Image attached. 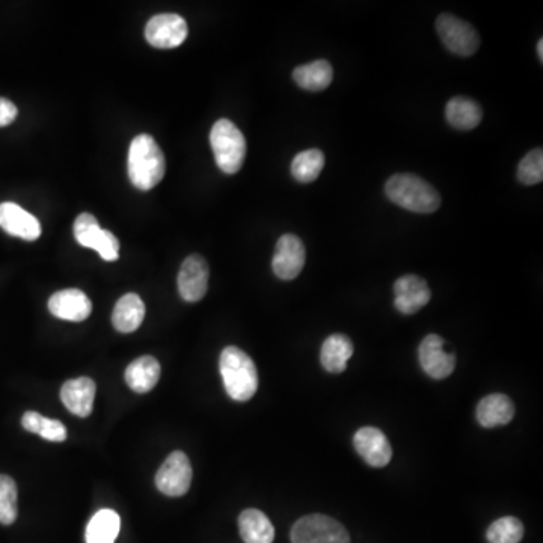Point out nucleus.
<instances>
[{
    "instance_id": "26",
    "label": "nucleus",
    "mask_w": 543,
    "mask_h": 543,
    "mask_svg": "<svg viewBox=\"0 0 543 543\" xmlns=\"http://www.w3.org/2000/svg\"><path fill=\"white\" fill-rule=\"evenodd\" d=\"M23 429L37 433L41 438L52 442H64L67 439V429L58 420H50L38 412L29 411L22 418Z\"/></svg>"
},
{
    "instance_id": "22",
    "label": "nucleus",
    "mask_w": 543,
    "mask_h": 543,
    "mask_svg": "<svg viewBox=\"0 0 543 543\" xmlns=\"http://www.w3.org/2000/svg\"><path fill=\"white\" fill-rule=\"evenodd\" d=\"M239 530L245 543H272L275 528L266 515L257 509H248L239 516Z\"/></svg>"
},
{
    "instance_id": "13",
    "label": "nucleus",
    "mask_w": 543,
    "mask_h": 543,
    "mask_svg": "<svg viewBox=\"0 0 543 543\" xmlns=\"http://www.w3.org/2000/svg\"><path fill=\"white\" fill-rule=\"evenodd\" d=\"M358 455L373 468H384L393 458V448L384 432L376 427H362L353 436Z\"/></svg>"
},
{
    "instance_id": "4",
    "label": "nucleus",
    "mask_w": 543,
    "mask_h": 543,
    "mask_svg": "<svg viewBox=\"0 0 543 543\" xmlns=\"http://www.w3.org/2000/svg\"><path fill=\"white\" fill-rule=\"evenodd\" d=\"M210 145L222 172L231 175L240 171L245 162L246 141L236 124L225 118L216 121L210 132Z\"/></svg>"
},
{
    "instance_id": "18",
    "label": "nucleus",
    "mask_w": 543,
    "mask_h": 543,
    "mask_svg": "<svg viewBox=\"0 0 543 543\" xmlns=\"http://www.w3.org/2000/svg\"><path fill=\"white\" fill-rule=\"evenodd\" d=\"M477 420L486 429L504 426L515 417V405L506 394H489L477 406Z\"/></svg>"
},
{
    "instance_id": "29",
    "label": "nucleus",
    "mask_w": 543,
    "mask_h": 543,
    "mask_svg": "<svg viewBox=\"0 0 543 543\" xmlns=\"http://www.w3.org/2000/svg\"><path fill=\"white\" fill-rule=\"evenodd\" d=\"M17 485L10 476H0V524L11 525L17 519Z\"/></svg>"
},
{
    "instance_id": "32",
    "label": "nucleus",
    "mask_w": 543,
    "mask_h": 543,
    "mask_svg": "<svg viewBox=\"0 0 543 543\" xmlns=\"http://www.w3.org/2000/svg\"><path fill=\"white\" fill-rule=\"evenodd\" d=\"M537 55H539L540 62L543 61V40H539L537 43Z\"/></svg>"
},
{
    "instance_id": "21",
    "label": "nucleus",
    "mask_w": 543,
    "mask_h": 543,
    "mask_svg": "<svg viewBox=\"0 0 543 543\" xmlns=\"http://www.w3.org/2000/svg\"><path fill=\"white\" fill-rule=\"evenodd\" d=\"M353 344L349 337L334 334L326 338L320 350V362L329 373H341L346 370L347 362L352 358Z\"/></svg>"
},
{
    "instance_id": "9",
    "label": "nucleus",
    "mask_w": 543,
    "mask_h": 543,
    "mask_svg": "<svg viewBox=\"0 0 543 543\" xmlns=\"http://www.w3.org/2000/svg\"><path fill=\"white\" fill-rule=\"evenodd\" d=\"M188 23L177 14L154 16L145 28V38L157 49H174L188 38Z\"/></svg>"
},
{
    "instance_id": "20",
    "label": "nucleus",
    "mask_w": 543,
    "mask_h": 543,
    "mask_svg": "<svg viewBox=\"0 0 543 543\" xmlns=\"http://www.w3.org/2000/svg\"><path fill=\"white\" fill-rule=\"evenodd\" d=\"M145 304L135 293H129L120 298L115 305L114 314H112V323L118 332L130 334L135 332L144 322Z\"/></svg>"
},
{
    "instance_id": "31",
    "label": "nucleus",
    "mask_w": 543,
    "mask_h": 543,
    "mask_svg": "<svg viewBox=\"0 0 543 543\" xmlns=\"http://www.w3.org/2000/svg\"><path fill=\"white\" fill-rule=\"evenodd\" d=\"M17 114L19 111H17L16 105L10 100L0 97V127L10 126L16 120Z\"/></svg>"
},
{
    "instance_id": "23",
    "label": "nucleus",
    "mask_w": 543,
    "mask_h": 543,
    "mask_svg": "<svg viewBox=\"0 0 543 543\" xmlns=\"http://www.w3.org/2000/svg\"><path fill=\"white\" fill-rule=\"evenodd\" d=\"M445 118L458 130H473L482 123L483 111L479 103L467 97H455L447 103Z\"/></svg>"
},
{
    "instance_id": "15",
    "label": "nucleus",
    "mask_w": 543,
    "mask_h": 543,
    "mask_svg": "<svg viewBox=\"0 0 543 543\" xmlns=\"http://www.w3.org/2000/svg\"><path fill=\"white\" fill-rule=\"evenodd\" d=\"M0 228L28 242L41 236L40 221L16 203L0 204Z\"/></svg>"
},
{
    "instance_id": "3",
    "label": "nucleus",
    "mask_w": 543,
    "mask_h": 543,
    "mask_svg": "<svg viewBox=\"0 0 543 543\" xmlns=\"http://www.w3.org/2000/svg\"><path fill=\"white\" fill-rule=\"evenodd\" d=\"M385 194L397 206L414 213H433L441 206V195L430 183L414 174H396L387 181Z\"/></svg>"
},
{
    "instance_id": "30",
    "label": "nucleus",
    "mask_w": 543,
    "mask_h": 543,
    "mask_svg": "<svg viewBox=\"0 0 543 543\" xmlns=\"http://www.w3.org/2000/svg\"><path fill=\"white\" fill-rule=\"evenodd\" d=\"M518 180L525 186L537 185L543 180L542 148H534L519 162Z\"/></svg>"
},
{
    "instance_id": "25",
    "label": "nucleus",
    "mask_w": 543,
    "mask_h": 543,
    "mask_svg": "<svg viewBox=\"0 0 543 543\" xmlns=\"http://www.w3.org/2000/svg\"><path fill=\"white\" fill-rule=\"evenodd\" d=\"M332 77H334L332 65L328 61H323V59L301 65V67L293 71L295 82L302 89L313 91V93L328 88L331 85Z\"/></svg>"
},
{
    "instance_id": "17",
    "label": "nucleus",
    "mask_w": 543,
    "mask_h": 543,
    "mask_svg": "<svg viewBox=\"0 0 543 543\" xmlns=\"http://www.w3.org/2000/svg\"><path fill=\"white\" fill-rule=\"evenodd\" d=\"M96 390V382L91 378L71 379L62 385L61 400L71 414L86 418L93 412Z\"/></svg>"
},
{
    "instance_id": "27",
    "label": "nucleus",
    "mask_w": 543,
    "mask_h": 543,
    "mask_svg": "<svg viewBox=\"0 0 543 543\" xmlns=\"http://www.w3.org/2000/svg\"><path fill=\"white\" fill-rule=\"evenodd\" d=\"M323 166H325V156L322 151L316 150V148L305 150L293 159L292 174L295 180L301 181V183H311V181L317 180Z\"/></svg>"
},
{
    "instance_id": "16",
    "label": "nucleus",
    "mask_w": 543,
    "mask_h": 543,
    "mask_svg": "<svg viewBox=\"0 0 543 543\" xmlns=\"http://www.w3.org/2000/svg\"><path fill=\"white\" fill-rule=\"evenodd\" d=\"M49 311L53 316L68 322H83L91 316L93 304L79 289L61 290L49 299Z\"/></svg>"
},
{
    "instance_id": "24",
    "label": "nucleus",
    "mask_w": 543,
    "mask_h": 543,
    "mask_svg": "<svg viewBox=\"0 0 543 543\" xmlns=\"http://www.w3.org/2000/svg\"><path fill=\"white\" fill-rule=\"evenodd\" d=\"M121 519L115 510L103 509L91 518L86 527V543H115L120 534Z\"/></svg>"
},
{
    "instance_id": "5",
    "label": "nucleus",
    "mask_w": 543,
    "mask_h": 543,
    "mask_svg": "<svg viewBox=\"0 0 543 543\" xmlns=\"http://www.w3.org/2000/svg\"><path fill=\"white\" fill-rule=\"evenodd\" d=\"M293 543H350L346 528L325 515H308L299 519L292 530Z\"/></svg>"
},
{
    "instance_id": "7",
    "label": "nucleus",
    "mask_w": 543,
    "mask_h": 543,
    "mask_svg": "<svg viewBox=\"0 0 543 543\" xmlns=\"http://www.w3.org/2000/svg\"><path fill=\"white\" fill-rule=\"evenodd\" d=\"M436 31L444 46L459 56H473L479 50V32L459 17L441 14L436 20Z\"/></svg>"
},
{
    "instance_id": "19",
    "label": "nucleus",
    "mask_w": 543,
    "mask_h": 543,
    "mask_svg": "<svg viewBox=\"0 0 543 543\" xmlns=\"http://www.w3.org/2000/svg\"><path fill=\"white\" fill-rule=\"evenodd\" d=\"M127 385L132 388L135 393L144 394L153 390L160 379V364L154 356L145 355L127 367L126 375Z\"/></svg>"
},
{
    "instance_id": "1",
    "label": "nucleus",
    "mask_w": 543,
    "mask_h": 543,
    "mask_svg": "<svg viewBox=\"0 0 543 543\" xmlns=\"http://www.w3.org/2000/svg\"><path fill=\"white\" fill-rule=\"evenodd\" d=\"M127 169L132 185L139 191H151L163 180L165 156L153 136L139 135L133 139Z\"/></svg>"
},
{
    "instance_id": "8",
    "label": "nucleus",
    "mask_w": 543,
    "mask_h": 543,
    "mask_svg": "<svg viewBox=\"0 0 543 543\" xmlns=\"http://www.w3.org/2000/svg\"><path fill=\"white\" fill-rule=\"evenodd\" d=\"M192 465L183 451H174L156 474V486L168 497H181L191 488Z\"/></svg>"
},
{
    "instance_id": "2",
    "label": "nucleus",
    "mask_w": 543,
    "mask_h": 543,
    "mask_svg": "<svg viewBox=\"0 0 543 543\" xmlns=\"http://www.w3.org/2000/svg\"><path fill=\"white\" fill-rule=\"evenodd\" d=\"M219 370L225 391L236 402H248L257 393L258 373L254 361L248 353L236 346L222 350Z\"/></svg>"
},
{
    "instance_id": "6",
    "label": "nucleus",
    "mask_w": 543,
    "mask_h": 543,
    "mask_svg": "<svg viewBox=\"0 0 543 543\" xmlns=\"http://www.w3.org/2000/svg\"><path fill=\"white\" fill-rule=\"evenodd\" d=\"M74 237L83 248L96 249L106 261L120 257V242L111 231L100 228L99 221L91 213H82L74 221Z\"/></svg>"
},
{
    "instance_id": "11",
    "label": "nucleus",
    "mask_w": 543,
    "mask_h": 543,
    "mask_svg": "<svg viewBox=\"0 0 543 543\" xmlns=\"http://www.w3.org/2000/svg\"><path fill=\"white\" fill-rule=\"evenodd\" d=\"M444 338L436 334H429L421 341L418 349L421 367L424 373L436 381L448 378L455 372L456 356L444 350Z\"/></svg>"
},
{
    "instance_id": "28",
    "label": "nucleus",
    "mask_w": 543,
    "mask_h": 543,
    "mask_svg": "<svg viewBox=\"0 0 543 543\" xmlns=\"http://www.w3.org/2000/svg\"><path fill=\"white\" fill-rule=\"evenodd\" d=\"M489 543H519L524 537V525L513 516L495 521L486 531Z\"/></svg>"
},
{
    "instance_id": "12",
    "label": "nucleus",
    "mask_w": 543,
    "mask_h": 543,
    "mask_svg": "<svg viewBox=\"0 0 543 543\" xmlns=\"http://www.w3.org/2000/svg\"><path fill=\"white\" fill-rule=\"evenodd\" d=\"M209 264L201 255L194 254L181 264L178 274V292L186 302H198L209 289Z\"/></svg>"
},
{
    "instance_id": "14",
    "label": "nucleus",
    "mask_w": 543,
    "mask_h": 543,
    "mask_svg": "<svg viewBox=\"0 0 543 543\" xmlns=\"http://www.w3.org/2000/svg\"><path fill=\"white\" fill-rule=\"evenodd\" d=\"M394 305L402 314H415L426 307L432 298L429 286L423 278L417 275H405L394 284Z\"/></svg>"
},
{
    "instance_id": "10",
    "label": "nucleus",
    "mask_w": 543,
    "mask_h": 543,
    "mask_svg": "<svg viewBox=\"0 0 543 543\" xmlns=\"http://www.w3.org/2000/svg\"><path fill=\"white\" fill-rule=\"evenodd\" d=\"M305 257L302 240L295 234H284L277 242L272 269L280 280H295L304 269Z\"/></svg>"
}]
</instances>
